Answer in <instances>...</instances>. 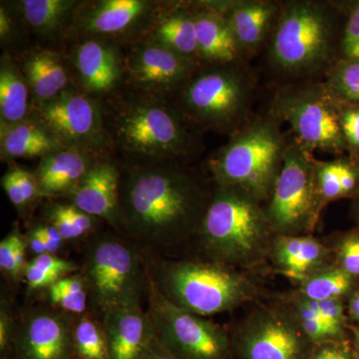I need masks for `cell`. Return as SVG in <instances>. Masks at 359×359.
<instances>
[{
  "mask_svg": "<svg viewBox=\"0 0 359 359\" xmlns=\"http://www.w3.org/2000/svg\"><path fill=\"white\" fill-rule=\"evenodd\" d=\"M120 164L121 230L155 252L199 233L214 189L185 163Z\"/></svg>",
  "mask_w": 359,
  "mask_h": 359,
  "instance_id": "cell-1",
  "label": "cell"
},
{
  "mask_svg": "<svg viewBox=\"0 0 359 359\" xmlns=\"http://www.w3.org/2000/svg\"><path fill=\"white\" fill-rule=\"evenodd\" d=\"M98 100L111 152L123 165L189 164L204 151L202 133L172 99L145 93L123 82Z\"/></svg>",
  "mask_w": 359,
  "mask_h": 359,
  "instance_id": "cell-2",
  "label": "cell"
},
{
  "mask_svg": "<svg viewBox=\"0 0 359 359\" xmlns=\"http://www.w3.org/2000/svg\"><path fill=\"white\" fill-rule=\"evenodd\" d=\"M283 123L271 110L250 116L208 161L214 183L243 191L259 203L269 200L289 143Z\"/></svg>",
  "mask_w": 359,
  "mask_h": 359,
  "instance_id": "cell-3",
  "label": "cell"
},
{
  "mask_svg": "<svg viewBox=\"0 0 359 359\" xmlns=\"http://www.w3.org/2000/svg\"><path fill=\"white\" fill-rule=\"evenodd\" d=\"M340 11L335 4L311 0L280 4L269 49L275 69L292 77L330 70L339 59Z\"/></svg>",
  "mask_w": 359,
  "mask_h": 359,
  "instance_id": "cell-4",
  "label": "cell"
},
{
  "mask_svg": "<svg viewBox=\"0 0 359 359\" xmlns=\"http://www.w3.org/2000/svg\"><path fill=\"white\" fill-rule=\"evenodd\" d=\"M256 79L244 62L201 65L172 98L199 130L231 136L250 119Z\"/></svg>",
  "mask_w": 359,
  "mask_h": 359,
  "instance_id": "cell-5",
  "label": "cell"
},
{
  "mask_svg": "<svg viewBox=\"0 0 359 359\" xmlns=\"http://www.w3.org/2000/svg\"><path fill=\"white\" fill-rule=\"evenodd\" d=\"M146 271L172 304L200 316L230 311L254 294L244 276L219 263L172 262Z\"/></svg>",
  "mask_w": 359,
  "mask_h": 359,
  "instance_id": "cell-6",
  "label": "cell"
},
{
  "mask_svg": "<svg viewBox=\"0 0 359 359\" xmlns=\"http://www.w3.org/2000/svg\"><path fill=\"white\" fill-rule=\"evenodd\" d=\"M261 203L238 189L215 184L199 235L205 250L226 263L259 256L271 230Z\"/></svg>",
  "mask_w": 359,
  "mask_h": 359,
  "instance_id": "cell-7",
  "label": "cell"
},
{
  "mask_svg": "<svg viewBox=\"0 0 359 359\" xmlns=\"http://www.w3.org/2000/svg\"><path fill=\"white\" fill-rule=\"evenodd\" d=\"M84 280L91 301L102 313L141 309L147 294V271L136 248L122 238L104 236L89 245Z\"/></svg>",
  "mask_w": 359,
  "mask_h": 359,
  "instance_id": "cell-8",
  "label": "cell"
},
{
  "mask_svg": "<svg viewBox=\"0 0 359 359\" xmlns=\"http://www.w3.org/2000/svg\"><path fill=\"white\" fill-rule=\"evenodd\" d=\"M271 112L292 127L294 138L313 153L342 157L347 147L337 102L323 83L285 87L276 92Z\"/></svg>",
  "mask_w": 359,
  "mask_h": 359,
  "instance_id": "cell-9",
  "label": "cell"
},
{
  "mask_svg": "<svg viewBox=\"0 0 359 359\" xmlns=\"http://www.w3.org/2000/svg\"><path fill=\"white\" fill-rule=\"evenodd\" d=\"M314 154L294 138L287 143L282 170L266 210L271 230L292 236L313 228L323 209L316 186Z\"/></svg>",
  "mask_w": 359,
  "mask_h": 359,
  "instance_id": "cell-10",
  "label": "cell"
},
{
  "mask_svg": "<svg viewBox=\"0 0 359 359\" xmlns=\"http://www.w3.org/2000/svg\"><path fill=\"white\" fill-rule=\"evenodd\" d=\"M147 313L161 344L179 359H229L226 332L202 316L180 309L164 297L147 275Z\"/></svg>",
  "mask_w": 359,
  "mask_h": 359,
  "instance_id": "cell-11",
  "label": "cell"
},
{
  "mask_svg": "<svg viewBox=\"0 0 359 359\" xmlns=\"http://www.w3.org/2000/svg\"><path fill=\"white\" fill-rule=\"evenodd\" d=\"M29 117L44 125L63 148L98 157L112 156L100 102L78 87L66 90L51 100L32 103Z\"/></svg>",
  "mask_w": 359,
  "mask_h": 359,
  "instance_id": "cell-12",
  "label": "cell"
},
{
  "mask_svg": "<svg viewBox=\"0 0 359 359\" xmlns=\"http://www.w3.org/2000/svg\"><path fill=\"white\" fill-rule=\"evenodd\" d=\"M162 2L150 0L79 1L66 37L124 45L144 39Z\"/></svg>",
  "mask_w": 359,
  "mask_h": 359,
  "instance_id": "cell-13",
  "label": "cell"
},
{
  "mask_svg": "<svg viewBox=\"0 0 359 359\" xmlns=\"http://www.w3.org/2000/svg\"><path fill=\"white\" fill-rule=\"evenodd\" d=\"M201 65L144 37L123 50V82L145 93L172 99Z\"/></svg>",
  "mask_w": 359,
  "mask_h": 359,
  "instance_id": "cell-14",
  "label": "cell"
},
{
  "mask_svg": "<svg viewBox=\"0 0 359 359\" xmlns=\"http://www.w3.org/2000/svg\"><path fill=\"white\" fill-rule=\"evenodd\" d=\"M233 347L242 359H311L314 344L299 320L264 311L250 320Z\"/></svg>",
  "mask_w": 359,
  "mask_h": 359,
  "instance_id": "cell-15",
  "label": "cell"
},
{
  "mask_svg": "<svg viewBox=\"0 0 359 359\" xmlns=\"http://www.w3.org/2000/svg\"><path fill=\"white\" fill-rule=\"evenodd\" d=\"M75 323L67 314L50 309L26 314L14 337L16 356L18 359H72L76 354Z\"/></svg>",
  "mask_w": 359,
  "mask_h": 359,
  "instance_id": "cell-16",
  "label": "cell"
},
{
  "mask_svg": "<svg viewBox=\"0 0 359 359\" xmlns=\"http://www.w3.org/2000/svg\"><path fill=\"white\" fill-rule=\"evenodd\" d=\"M66 60L78 88L94 98H102L123 83V49L115 42L77 40Z\"/></svg>",
  "mask_w": 359,
  "mask_h": 359,
  "instance_id": "cell-17",
  "label": "cell"
},
{
  "mask_svg": "<svg viewBox=\"0 0 359 359\" xmlns=\"http://www.w3.org/2000/svg\"><path fill=\"white\" fill-rule=\"evenodd\" d=\"M121 170L112 156L97 161L89 173L65 197L97 219H103L113 228L121 230L119 189Z\"/></svg>",
  "mask_w": 359,
  "mask_h": 359,
  "instance_id": "cell-18",
  "label": "cell"
},
{
  "mask_svg": "<svg viewBox=\"0 0 359 359\" xmlns=\"http://www.w3.org/2000/svg\"><path fill=\"white\" fill-rule=\"evenodd\" d=\"M197 34L198 59L203 65L244 62L230 22L215 1L193 4Z\"/></svg>",
  "mask_w": 359,
  "mask_h": 359,
  "instance_id": "cell-19",
  "label": "cell"
},
{
  "mask_svg": "<svg viewBox=\"0 0 359 359\" xmlns=\"http://www.w3.org/2000/svg\"><path fill=\"white\" fill-rule=\"evenodd\" d=\"M102 327L110 359H141L156 339L150 316L141 309L107 311Z\"/></svg>",
  "mask_w": 359,
  "mask_h": 359,
  "instance_id": "cell-20",
  "label": "cell"
},
{
  "mask_svg": "<svg viewBox=\"0 0 359 359\" xmlns=\"http://www.w3.org/2000/svg\"><path fill=\"white\" fill-rule=\"evenodd\" d=\"M230 22L238 46L245 55L259 50L271 34L280 4L268 0L215 1Z\"/></svg>",
  "mask_w": 359,
  "mask_h": 359,
  "instance_id": "cell-21",
  "label": "cell"
},
{
  "mask_svg": "<svg viewBox=\"0 0 359 359\" xmlns=\"http://www.w3.org/2000/svg\"><path fill=\"white\" fill-rule=\"evenodd\" d=\"M103 157L84 151L63 148L40 159L34 172L40 197L67 196Z\"/></svg>",
  "mask_w": 359,
  "mask_h": 359,
  "instance_id": "cell-22",
  "label": "cell"
},
{
  "mask_svg": "<svg viewBox=\"0 0 359 359\" xmlns=\"http://www.w3.org/2000/svg\"><path fill=\"white\" fill-rule=\"evenodd\" d=\"M145 37L199 61L193 4L162 2Z\"/></svg>",
  "mask_w": 359,
  "mask_h": 359,
  "instance_id": "cell-23",
  "label": "cell"
},
{
  "mask_svg": "<svg viewBox=\"0 0 359 359\" xmlns=\"http://www.w3.org/2000/svg\"><path fill=\"white\" fill-rule=\"evenodd\" d=\"M66 59L48 49L34 50L23 59V74L32 90V103L45 102L77 87Z\"/></svg>",
  "mask_w": 359,
  "mask_h": 359,
  "instance_id": "cell-24",
  "label": "cell"
},
{
  "mask_svg": "<svg viewBox=\"0 0 359 359\" xmlns=\"http://www.w3.org/2000/svg\"><path fill=\"white\" fill-rule=\"evenodd\" d=\"M0 132L2 160L42 159L63 149L50 131L32 117L11 126L0 127Z\"/></svg>",
  "mask_w": 359,
  "mask_h": 359,
  "instance_id": "cell-25",
  "label": "cell"
},
{
  "mask_svg": "<svg viewBox=\"0 0 359 359\" xmlns=\"http://www.w3.org/2000/svg\"><path fill=\"white\" fill-rule=\"evenodd\" d=\"M32 103V90L22 70L8 54H4L0 61V127L27 119Z\"/></svg>",
  "mask_w": 359,
  "mask_h": 359,
  "instance_id": "cell-26",
  "label": "cell"
},
{
  "mask_svg": "<svg viewBox=\"0 0 359 359\" xmlns=\"http://www.w3.org/2000/svg\"><path fill=\"white\" fill-rule=\"evenodd\" d=\"M275 261L283 273L292 276H308L320 271L330 250L316 238L280 236L276 241Z\"/></svg>",
  "mask_w": 359,
  "mask_h": 359,
  "instance_id": "cell-27",
  "label": "cell"
},
{
  "mask_svg": "<svg viewBox=\"0 0 359 359\" xmlns=\"http://www.w3.org/2000/svg\"><path fill=\"white\" fill-rule=\"evenodd\" d=\"M78 4L75 0H22L18 7L22 20L35 34L65 36Z\"/></svg>",
  "mask_w": 359,
  "mask_h": 359,
  "instance_id": "cell-28",
  "label": "cell"
},
{
  "mask_svg": "<svg viewBox=\"0 0 359 359\" xmlns=\"http://www.w3.org/2000/svg\"><path fill=\"white\" fill-rule=\"evenodd\" d=\"M316 186L321 204L353 197L359 189V159L342 156L316 162Z\"/></svg>",
  "mask_w": 359,
  "mask_h": 359,
  "instance_id": "cell-29",
  "label": "cell"
},
{
  "mask_svg": "<svg viewBox=\"0 0 359 359\" xmlns=\"http://www.w3.org/2000/svg\"><path fill=\"white\" fill-rule=\"evenodd\" d=\"M304 278L302 297L314 302L342 299V297L353 292L358 280L337 266L320 269Z\"/></svg>",
  "mask_w": 359,
  "mask_h": 359,
  "instance_id": "cell-30",
  "label": "cell"
},
{
  "mask_svg": "<svg viewBox=\"0 0 359 359\" xmlns=\"http://www.w3.org/2000/svg\"><path fill=\"white\" fill-rule=\"evenodd\" d=\"M323 82L334 101L359 107V59L339 58Z\"/></svg>",
  "mask_w": 359,
  "mask_h": 359,
  "instance_id": "cell-31",
  "label": "cell"
},
{
  "mask_svg": "<svg viewBox=\"0 0 359 359\" xmlns=\"http://www.w3.org/2000/svg\"><path fill=\"white\" fill-rule=\"evenodd\" d=\"M77 269L71 262L51 254L35 257L26 266L25 276L28 287L32 290L50 287L59 280Z\"/></svg>",
  "mask_w": 359,
  "mask_h": 359,
  "instance_id": "cell-32",
  "label": "cell"
},
{
  "mask_svg": "<svg viewBox=\"0 0 359 359\" xmlns=\"http://www.w3.org/2000/svg\"><path fill=\"white\" fill-rule=\"evenodd\" d=\"M49 299L66 313H83L88 302V290L83 278L65 276L48 287Z\"/></svg>",
  "mask_w": 359,
  "mask_h": 359,
  "instance_id": "cell-33",
  "label": "cell"
},
{
  "mask_svg": "<svg viewBox=\"0 0 359 359\" xmlns=\"http://www.w3.org/2000/svg\"><path fill=\"white\" fill-rule=\"evenodd\" d=\"M75 348L80 359H110L102 325L89 318L75 323Z\"/></svg>",
  "mask_w": 359,
  "mask_h": 359,
  "instance_id": "cell-34",
  "label": "cell"
},
{
  "mask_svg": "<svg viewBox=\"0 0 359 359\" xmlns=\"http://www.w3.org/2000/svg\"><path fill=\"white\" fill-rule=\"evenodd\" d=\"M1 186L18 209H23L40 198L39 182L34 173L20 167L11 168L2 177Z\"/></svg>",
  "mask_w": 359,
  "mask_h": 359,
  "instance_id": "cell-35",
  "label": "cell"
},
{
  "mask_svg": "<svg viewBox=\"0 0 359 359\" xmlns=\"http://www.w3.org/2000/svg\"><path fill=\"white\" fill-rule=\"evenodd\" d=\"M344 7L346 20L340 37L339 58L359 59V0Z\"/></svg>",
  "mask_w": 359,
  "mask_h": 359,
  "instance_id": "cell-36",
  "label": "cell"
},
{
  "mask_svg": "<svg viewBox=\"0 0 359 359\" xmlns=\"http://www.w3.org/2000/svg\"><path fill=\"white\" fill-rule=\"evenodd\" d=\"M337 102V101H335ZM340 126L346 140L347 156L359 159V107L337 102Z\"/></svg>",
  "mask_w": 359,
  "mask_h": 359,
  "instance_id": "cell-37",
  "label": "cell"
},
{
  "mask_svg": "<svg viewBox=\"0 0 359 359\" xmlns=\"http://www.w3.org/2000/svg\"><path fill=\"white\" fill-rule=\"evenodd\" d=\"M337 266L355 280L359 278V230L342 236L337 250Z\"/></svg>",
  "mask_w": 359,
  "mask_h": 359,
  "instance_id": "cell-38",
  "label": "cell"
},
{
  "mask_svg": "<svg viewBox=\"0 0 359 359\" xmlns=\"http://www.w3.org/2000/svg\"><path fill=\"white\" fill-rule=\"evenodd\" d=\"M22 238L18 233H11L0 243V268L6 273L16 278L20 275L16 263V252Z\"/></svg>",
  "mask_w": 359,
  "mask_h": 359,
  "instance_id": "cell-39",
  "label": "cell"
},
{
  "mask_svg": "<svg viewBox=\"0 0 359 359\" xmlns=\"http://www.w3.org/2000/svg\"><path fill=\"white\" fill-rule=\"evenodd\" d=\"M49 223L59 231L65 241L76 240L78 233L75 230L67 205L57 204L51 207L48 214Z\"/></svg>",
  "mask_w": 359,
  "mask_h": 359,
  "instance_id": "cell-40",
  "label": "cell"
},
{
  "mask_svg": "<svg viewBox=\"0 0 359 359\" xmlns=\"http://www.w3.org/2000/svg\"><path fill=\"white\" fill-rule=\"evenodd\" d=\"M311 359H358L351 341H330L314 346Z\"/></svg>",
  "mask_w": 359,
  "mask_h": 359,
  "instance_id": "cell-41",
  "label": "cell"
},
{
  "mask_svg": "<svg viewBox=\"0 0 359 359\" xmlns=\"http://www.w3.org/2000/svg\"><path fill=\"white\" fill-rule=\"evenodd\" d=\"M33 231L43 241L47 250H48V254H56L62 248L63 244H65V238H62V236L59 233V231L51 224L37 226Z\"/></svg>",
  "mask_w": 359,
  "mask_h": 359,
  "instance_id": "cell-42",
  "label": "cell"
},
{
  "mask_svg": "<svg viewBox=\"0 0 359 359\" xmlns=\"http://www.w3.org/2000/svg\"><path fill=\"white\" fill-rule=\"evenodd\" d=\"M14 26L13 20L9 15L4 4L0 6V39L1 43L8 41L13 36Z\"/></svg>",
  "mask_w": 359,
  "mask_h": 359,
  "instance_id": "cell-43",
  "label": "cell"
},
{
  "mask_svg": "<svg viewBox=\"0 0 359 359\" xmlns=\"http://www.w3.org/2000/svg\"><path fill=\"white\" fill-rule=\"evenodd\" d=\"M13 321L9 320L6 311L1 309V318H0V349L2 353L6 351L11 341V332H13Z\"/></svg>",
  "mask_w": 359,
  "mask_h": 359,
  "instance_id": "cell-44",
  "label": "cell"
},
{
  "mask_svg": "<svg viewBox=\"0 0 359 359\" xmlns=\"http://www.w3.org/2000/svg\"><path fill=\"white\" fill-rule=\"evenodd\" d=\"M141 359H179L160 344L157 337Z\"/></svg>",
  "mask_w": 359,
  "mask_h": 359,
  "instance_id": "cell-45",
  "label": "cell"
},
{
  "mask_svg": "<svg viewBox=\"0 0 359 359\" xmlns=\"http://www.w3.org/2000/svg\"><path fill=\"white\" fill-rule=\"evenodd\" d=\"M349 318L359 325V289L349 297L348 308Z\"/></svg>",
  "mask_w": 359,
  "mask_h": 359,
  "instance_id": "cell-46",
  "label": "cell"
},
{
  "mask_svg": "<svg viewBox=\"0 0 359 359\" xmlns=\"http://www.w3.org/2000/svg\"><path fill=\"white\" fill-rule=\"evenodd\" d=\"M29 245L32 248V252H34L37 256H41V255L48 254L46 245H45L43 241L39 237V235L32 231V235L29 237Z\"/></svg>",
  "mask_w": 359,
  "mask_h": 359,
  "instance_id": "cell-47",
  "label": "cell"
},
{
  "mask_svg": "<svg viewBox=\"0 0 359 359\" xmlns=\"http://www.w3.org/2000/svg\"><path fill=\"white\" fill-rule=\"evenodd\" d=\"M349 330L353 332V339L351 341V347H353L354 354L356 358L359 359V327H348Z\"/></svg>",
  "mask_w": 359,
  "mask_h": 359,
  "instance_id": "cell-48",
  "label": "cell"
},
{
  "mask_svg": "<svg viewBox=\"0 0 359 359\" xmlns=\"http://www.w3.org/2000/svg\"><path fill=\"white\" fill-rule=\"evenodd\" d=\"M353 214L356 221L359 222V189L358 192L353 198Z\"/></svg>",
  "mask_w": 359,
  "mask_h": 359,
  "instance_id": "cell-49",
  "label": "cell"
},
{
  "mask_svg": "<svg viewBox=\"0 0 359 359\" xmlns=\"http://www.w3.org/2000/svg\"><path fill=\"white\" fill-rule=\"evenodd\" d=\"M77 359H80V358H77Z\"/></svg>",
  "mask_w": 359,
  "mask_h": 359,
  "instance_id": "cell-50",
  "label": "cell"
}]
</instances>
